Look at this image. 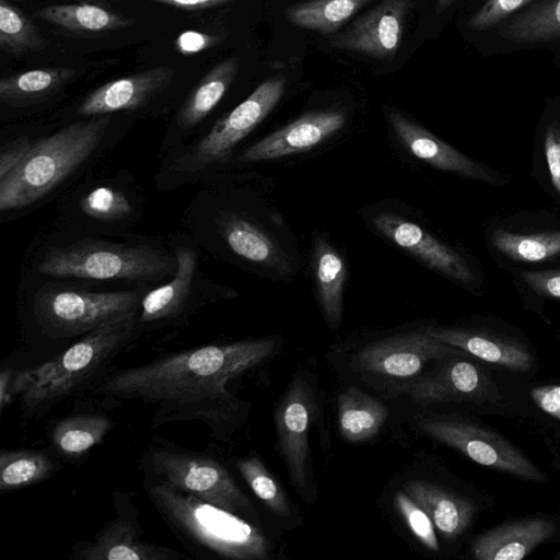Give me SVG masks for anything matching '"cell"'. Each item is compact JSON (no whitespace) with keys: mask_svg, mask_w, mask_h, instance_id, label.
Masks as SVG:
<instances>
[{"mask_svg":"<svg viewBox=\"0 0 560 560\" xmlns=\"http://www.w3.org/2000/svg\"><path fill=\"white\" fill-rule=\"evenodd\" d=\"M314 275L323 313L330 326H338L347 268L339 252L323 237H317L314 243Z\"/></svg>","mask_w":560,"mask_h":560,"instance_id":"24","label":"cell"},{"mask_svg":"<svg viewBox=\"0 0 560 560\" xmlns=\"http://www.w3.org/2000/svg\"><path fill=\"white\" fill-rule=\"evenodd\" d=\"M417 427L430 438L450 446L479 465L534 482L547 476L509 440L482 425L447 416L427 415Z\"/></svg>","mask_w":560,"mask_h":560,"instance_id":"8","label":"cell"},{"mask_svg":"<svg viewBox=\"0 0 560 560\" xmlns=\"http://www.w3.org/2000/svg\"><path fill=\"white\" fill-rule=\"evenodd\" d=\"M184 555L140 539L135 526L118 518L103 526L89 542L78 544L73 559L81 560H178Z\"/></svg>","mask_w":560,"mask_h":560,"instance_id":"18","label":"cell"},{"mask_svg":"<svg viewBox=\"0 0 560 560\" xmlns=\"http://www.w3.org/2000/svg\"><path fill=\"white\" fill-rule=\"evenodd\" d=\"M544 155L550 182L560 196V122L555 120L544 132Z\"/></svg>","mask_w":560,"mask_h":560,"instance_id":"40","label":"cell"},{"mask_svg":"<svg viewBox=\"0 0 560 560\" xmlns=\"http://www.w3.org/2000/svg\"><path fill=\"white\" fill-rule=\"evenodd\" d=\"M56 471V463L37 450L0 453V490L10 492L46 480Z\"/></svg>","mask_w":560,"mask_h":560,"instance_id":"33","label":"cell"},{"mask_svg":"<svg viewBox=\"0 0 560 560\" xmlns=\"http://www.w3.org/2000/svg\"><path fill=\"white\" fill-rule=\"evenodd\" d=\"M373 226L429 268L467 289L477 285V277L468 261L454 248L442 243L418 224L397 214L380 212Z\"/></svg>","mask_w":560,"mask_h":560,"instance_id":"11","label":"cell"},{"mask_svg":"<svg viewBox=\"0 0 560 560\" xmlns=\"http://www.w3.org/2000/svg\"><path fill=\"white\" fill-rule=\"evenodd\" d=\"M387 118L401 144L424 163L488 185L502 186L506 183L503 175L453 148L400 112L389 109Z\"/></svg>","mask_w":560,"mask_h":560,"instance_id":"13","label":"cell"},{"mask_svg":"<svg viewBox=\"0 0 560 560\" xmlns=\"http://www.w3.org/2000/svg\"><path fill=\"white\" fill-rule=\"evenodd\" d=\"M139 291L42 290L35 300L39 324L54 337L85 335L113 318L138 310Z\"/></svg>","mask_w":560,"mask_h":560,"instance_id":"7","label":"cell"},{"mask_svg":"<svg viewBox=\"0 0 560 560\" xmlns=\"http://www.w3.org/2000/svg\"><path fill=\"white\" fill-rule=\"evenodd\" d=\"M81 210L102 221H116L130 215L132 208L120 191L101 186L88 192L80 201Z\"/></svg>","mask_w":560,"mask_h":560,"instance_id":"36","label":"cell"},{"mask_svg":"<svg viewBox=\"0 0 560 560\" xmlns=\"http://www.w3.org/2000/svg\"><path fill=\"white\" fill-rule=\"evenodd\" d=\"M371 1L306 0L289 7L285 10V16L299 27L327 35L339 30Z\"/></svg>","mask_w":560,"mask_h":560,"instance_id":"31","label":"cell"},{"mask_svg":"<svg viewBox=\"0 0 560 560\" xmlns=\"http://www.w3.org/2000/svg\"><path fill=\"white\" fill-rule=\"evenodd\" d=\"M109 119L73 122L36 141L23 162L0 179V210L23 208L58 186L96 150Z\"/></svg>","mask_w":560,"mask_h":560,"instance_id":"4","label":"cell"},{"mask_svg":"<svg viewBox=\"0 0 560 560\" xmlns=\"http://www.w3.org/2000/svg\"><path fill=\"white\" fill-rule=\"evenodd\" d=\"M287 79L269 78L230 113L221 117L209 132L179 161L186 172L228 161L232 150L276 107L285 91Z\"/></svg>","mask_w":560,"mask_h":560,"instance_id":"9","label":"cell"},{"mask_svg":"<svg viewBox=\"0 0 560 560\" xmlns=\"http://www.w3.org/2000/svg\"><path fill=\"white\" fill-rule=\"evenodd\" d=\"M35 18L70 31L106 32L129 27L133 20L98 5L54 4L39 9Z\"/></svg>","mask_w":560,"mask_h":560,"instance_id":"30","label":"cell"},{"mask_svg":"<svg viewBox=\"0 0 560 560\" xmlns=\"http://www.w3.org/2000/svg\"><path fill=\"white\" fill-rule=\"evenodd\" d=\"M498 33L508 40L521 44L560 39V0L538 1L503 21Z\"/></svg>","mask_w":560,"mask_h":560,"instance_id":"29","label":"cell"},{"mask_svg":"<svg viewBox=\"0 0 560 560\" xmlns=\"http://www.w3.org/2000/svg\"><path fill=\"white\" fill-rule=\"evenodd\" d=\"M220 228L226 244L236 255L281 275L291 270L277 243L250 220L230 213L223 218Z\"/></svg>","mask_w":560,"mask_h":560,"instance_id":"22","label":"cell"},{"mask_svg":"<svg viewBox=\"0 0 560 560\" xmlns=\"http://www.w3.org/2000/svg\"><path fill=\"white\" fill-rule=\"evenodd\" d=\"M145 489L160 514L186 541L222 558H268L264 533L240 515L161 482H151Z\"/></svg>","mask_w":560,"mask_h":560,"instance_id":"3","label":"cell"},{"mask_svg":"<svg viewBox=\"0 0 560 560\" xmlns=\"http://www.w3.org/2000/svg\"><path fill=\"white\" fill-rule=\"evenodd\" d=\"M175 74V68L161 66L107 82L85 97L79 113L101 116L139 108L165 90Z\"/></svg>","mask_w":560,"mask_h":560,"instance_id":"17","label":"cell"},{"mask_svg":"<svg viewBox=\"0 0 560 560\" xmlns=\"http://www.w3.org/2000/svg\"><path fill=\"white\" fill-rule=\"evenodd\" d=\"M530 1L533 0H487L470 18L467 27L472 31L490 30Z\"/></svg>","mask_w":560,"mask_h":560,"instance_id":"38","label":"cell"},{"mask_svg":"<svg viewBox=\"0 0 560 560\" xmlns=\"http://www.w3.org/2000/svg\"><path fill=\"white\" fill-rule=\"evenodd\" d=\"M455 0H438L436 1V13L440 14L445 11Z\"/></svg>","mask_w":560,"mask_h":560,"instance_id":"46","label":"cell"},{"mask_svg":"<svg viewBox=\"0 0 560 560\" xmlns=\"http://www.w3.org/2000/svg\"><path fill=\"white\" fill-rule=\"evenodd\" d=\"M530 397L544 412L560 420V385L534 387Z\"/></svg>","mask_w":560,"mask_h":560,"instance_id":"43","label":"cell"},{"mask_svg":"<svg viewBox=\"0 0 560 560\" xmlns=\"http://www.w3.org/2000/svg\"><path fill=\"white\" fill-rule=\"evenodd\" d=\"M236 467L255 495L270 510L282 516L289 514V504L282 488L258 456L240 458Z\"/></svg>","mask_w":560,"mask_h":560,"instance_id":"35","label":"cell"},{"mask_svg":"<svg viewBox=\"0 0 560 560\" xmlns=\"http://www.w3.org/2000/svg\"><path fill=\"white\" fill-rule=\"evenodd\" d=\"M101 415H74L59 420L51 432L55 448L67 457H80L100 444L112 429Z\"/></svg>","mask_w":560,"mask_h":560,"instance_id":"32","label":"cell"},{"mask_svg":"<svg viewBox=\"0 0 560 560\" xmlns=\"http://www.w3.org/2000/svg\"><path fill=\"white\" fill-rule=\"evenodd\" d=\"M34 141L22 136L4 144L0 151V179L15 170L31 151Z\"/></svg>","mask_w":560,"mask_h":560,"instance_id":"41","label":"cell"},{"mask_svg":"<svg viewBox=\"0 0 560 560\" xmlns=\"http://www.w3.org/2000/svg\"><path fill=\"white\" fill-rule=\"evenodd\" d=\"M516 276L536 295L560 301V267L541 270H521Z\"/></svg>","mask_w":560,"mask_h":560,"instance_id":"39","label":"cell"},{"mask_svg":"<svg viewBox=\"0 0 560 560\" xmlns=\"http://www.w3.org/2000/svg\"><path fill=\"white\" fill-rule=\"evenodd\" d=\"M338 427L350 442L366 441L378 433L388 417L384 404L354 386L338 397Z\"/></svg>","mask_w":560,"mask_h":560,"instance_id":"25","label":"cell"},{"mask_svg":"<svg viewBox=\"0 0 560 560\" xmlns=\"http://www.w3.org/2000/svg\"><path fill=\"white\" fill-rule=\"evenodd\" d=\"M397 511L412 534L428 549L438 551L439 541L435 526L429 514L417 504L405 491H397L394 498Z\"/></svg>","mask_w":560,"mask_h":560,"instance_id":"37","label":"cell"},{"mask_svg":"<svg viewBox=\"0 0 560 560\" xmlns=\"http://www.w3.org/2000/svg\"><path fill=\"white\" fill-rule=\"evenodd\" d=\"M48 42L33 22L7 0H0V47L3 51L21 56L46 48Z\"/></svg>","mask_w":560,"mask_h":560,"instance_id":"34","label":"cell"},{"mask_svg":"<svg viewBox=\"0 0 560 560\" xmlns=\"http://www.w3.org/2000/svg\"><path fill=\"white\" fill-rule=\"evenodd\" d=\"M404 489L429 514L435 528L447 539L462 535L472 521V503L439 485L411 480Z\"/></svg>","mask_w":560,"mask_h":560,"instance_id":"21","label":"cell"},{"mask_svg":"<svg viewBox=\"0 0 560 560\" xmlns=\"http://www.w3.org/2000/svg\"><path fill=\"white\" fill-rule=\"evenodd\" d=\"M137 322V310L121 314L85 334L52 360L13 370L11 392L13 397H21L24 415L46 412L96 381L131 341Z\"/></svg>","mask_w":560,"mask_h":560,"instance_id":"2","label":"cell"},{"mask_svg":"<svg viewBox=\"0 0 560 560\" xmlns=\"http://www.w3.org/2000/svg\"><path fill=\"white\" fill-rule=\"evenodd\" d=\"M164 3L182 10L198 11L220 5L233 0H149Z\"/></svg>","mask_w":560,"mask_h":560,"instance_id":"44","label":"cell"},{"mask_svg":"<svg viewBox=\"0 0 560 560\" xmlns=\"http://www.w3.org/2000/svg\"><path fill=\"white\" fill-rule=\"evenodd\" d=\"M276 345L275 338H261L173 353L110 374L97 392L159 405L156 424L182 419L184 413L206 421L208 410L231 399L226 383L269 358Z\"/></svg>","mask_w":560,"mask_h":560,"instance_id":"1","label":"cell"},{"mask_svg":"<svg viewBox=\"0 0 560 560\" xmlns=\"http://www.w3.org/2000/svg\"><path fill=\"white\" fill-rule=\"evenodd\" d=\"M398 390L420 404L483 401L498 396L488 375L463 360H448Z\"/></svg>","mask_w":560,"mask_h":560,"instance_id":"14","label":"cell"},{"mask_svg":"<svg viewBox=\"0 0 560 560\" xmlns=\"http://www.w3.org/2000/svg\"><path fill=\"white\" fill-rule=\"evenodd\" d=\"M346 120L337 109L307 113L247 148L241 160L261 162L307 151L339 131Z\"/></svg>","mask_w":560,"mask_h":560,"instance_id":"16","label":"cell"},{"mask_svg":"<svg viewBox=\"0 0 560 560\" xmlns=\"http://www.w3.org/2000/svg\"><path fill=\"white\" fill-rule=\"evenodd\" d=\"M275 422L281 454L292 482L304 490L308 481V429L311 397L305 383L296 378L280 402Z\"/></svg>","mask_w":560,"mask_h":560,"instance_id":"15","label":"cell"},{"mask_svg":"<svg viewBox=\"0 0 560 560\" xmlns=\"http://www.w3.org/2000/svg\"><path fill=\"white\" fill-rule=\"evenodd\" d=\"M19 1H22V0H19Z\"/></svg>","mask_w":560,"mask_h":560,"instance_id":"47","label":"cell"},{"mask_svg":"<svg viewBox=\"0 0 560 560\" xmlns=\"http://www.w3.org/2000/svg\"><path fill=\"white\" fill-rule=\"evenodd\" d=\"M75 74L73 68H43L19 72L0 81V102L27 106L55 94Z\"/></svg>","mask_w":560,"mask_h":560,"instance_id":"26","label":"cell"},{"mask_svg":"<svg viewBox=\"0 0 560 560\" xmlns=\"http://www.w3.org/2000/svg\"><path fill=\"white\" fill-rule=\"evenodd\" d=\"M460 352L421 329L369 343L358 352L354 362L359 370L369 373L410 377L420 373L428 362Z\"/></svg>","mask_w":560,"mask_h":560,"instance_id":"10","label":"cell"},{"mask_svg":"<svg viewBox=\"0 0 560 560\" xmlns=\"http://www.w3.org/2000/svg\"><path fill=\"white\" fill-rule=\"evenodd\" d=\"M220 42L221 37L219 35L186 31L178 35L175 40V47L183 55H192L213 47Z\"/></svg>","mask_w":560,"mask_h":560,"instance_id":"42","label":"cell"},{"mask_svg":"<svg viewBox=\"0 0 560 560\" xmlns=\"http://www.w3.org/2000/svg\"><path fill=\"white\" fill-rule=\"evenodd\" d=\"M156 482L194 494L237 515H252L253 504L225 469L203 454L153 447L148 455Z\"/></svg>","mask_w":560,"mask_h":560,"instance_id":"6","label":"cell"},{"mask_svg":"<svg viewBox=\"0 0 560 560\" xmlns=\"http://www.w3.org/2000/svg\"><path fill=\"white\" fill-rule=\"evenodd\" d=\"M13 369H4L0 374V408L1 411L4 410L7 406H9L13 396L11 393V376Z\"/></svg>","mask_w":560,"mask_h":560,"instance_id":"45","label":"cell"},{"mask_svg":"<svg viewBox=\"0 0 560 560\" xmlns=\"http://www.w3.org/2000/svg\"><path fill=\"white\" fill-rule=\"evenodd\" d=\"M555 530V523L546 517L512 521L476 537L471 552L478 560H521L548 540Z\"/></svg>","mask_w":560,"mask_h":560,"instance_id":"20","label":"cell"},{"mask_svg":"<svg viewBox=\"0 0 560 560\" xmlns=\"http://www.w3.org/2000/svg\"><path fill=\"white\" fill-rule=\"evenodd\" d=\"M238 67L237 57L225 59L213 67L195 86L179 109L178 126L187 129L203 120L229 90Z\"/></svg>","mask_w":560,"mask_h":560,"instance_id":"27","label":"cell"},{"mask_svg":"<svg viewBox=\"0 0 560 560\" xmlns=\"http://www.w3.org/2000/svg\"><path fill=\"white\" fill-rule=\"evenodd\" d=\"M412 0H382L336 35L330 46L378 59L394 57L401 43Z\"/></svg>","mask_w":560,"mask_h":560,"instance_id":"12","label":"cell"},{"mask_svg":"<svg viewBox=\"0 0 560 560\" xmlns=\"http://www.w3.org/2000/svg\"><path fill=\"white\" fill-rule=\"evenodd\" d=\"M430 336L488 363L516 372L532 369L534 355L522 342L497 334L450 327L423 328Z\"/></svg>","mask_w":560,"mask_h":560,"instance_id":"19","label":"cell"},{"mask_svg":"<svg viewBox=\"0 0 560 560\" xmlns=\"http://www.w3.org/2000/svg\"><path fill=\"white\" fill-rule=\"evenodd\" d=\"M489 243L493 250L515 262L537 264L560 256V230L521 233L497 228Z\"/></svg>","mask_w":560,"mask_h":560,"instance_id":"28","label":"cell"},{"mask_svg":"<svg viewBox=\"0 0 560 560\" xmlns=\"http://www.w3.org/2000/svg\"><path fill=\"white\" fill-rule=\"evenodd\" d=\"M38 270L59 278L156 281L172 270V262L161 252L144 246L81 242L48 250Z\"/></svg>","mask_w":560,"mask_h":560,"instance_id":"5","label":"cell"},{"mask_svg":"<svg viewBox=\"0 0 560 560\" xmlns=\"http://www.w3.org/2000/svg\"><path fill=\"white\" fill-rule=\"evenodd\" d=\"M196 264L197 256L192 249L182 247L176 250L175 277L141 299V323L167 319L180 312L190 293Z\"/></svg>","mask_w":560,"mask_h":560,"instance_id":"23","label":"cell"}]
</instances>
